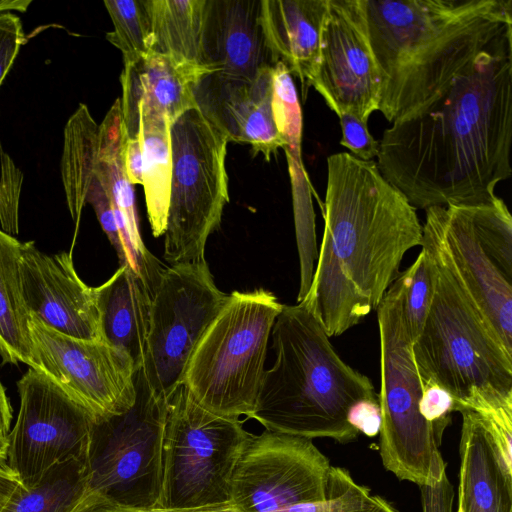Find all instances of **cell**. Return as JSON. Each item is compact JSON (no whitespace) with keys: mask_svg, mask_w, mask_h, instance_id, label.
Returning a JSON list of instances; mask_svg holds the SVG:
<instances>
[{"mask_svg":"<svg viewBox=\"0 0 512 512\" xmlns=\"http://www.w3.org/2000/svg\"><path fill=\"white\" fill-rule=\"evenodd\" d=\"M512 28L379 141L377 166L416 209L491 201L511 177Z\"/></svg>","mask_w":512,"mask_h":512,"instance_id":"1","label":"cell"},{"mask_svg":"<svg viewBox=\"0 0 512 512\" xmlns=\"http://www.w3.org/2000/svg\"><path fill=\"white\" fill-rule=\"evenodd\" d=\"M416 210L375 161L348 152L327 158L323 237L311 286L299 303L329 337L376 311L405 253L421 246Z\"/></svg>","mask_w":512,"mask_h":512,"instance_id":"2","label":"cell"},{"mask_svg":"<svg viewBox=\"0 0 512 512\" xmlns=\"http://www.w3.org/2000/svg\"><path fill=\"white\" fill-rule=\"evenodd\" d=\"M391 124L466 70L507 29L511 0H361Z\"/></svg>","mask_w":512,"mask_h":512,"instance_id":"3","label":"cell"},{"mask_svg":"<svg viewBox=\"0 0 512 512\" xmlns=\"http://www.w3.org/2000/svg\"><path fill=\"white\" fill-rule=\"evenodd\" d=\"M271 334L275 362L264 371L249 418L269 431L355 441L359 432L348 414L357 402L378 399L371 380L341 359L302 303L283 305Z\"/></svg>","mask_w":512,"mask_h":512,"instance_id":"4","label":"cell"},{"mask_svg":"<svg viewBox=\"0 0 512 512\" xmlns=\"http://www.w3.org/2000/svg\"><path fill=\"white\" fill-rule=\"evenodd\" d=\"M422 243L431 250L436 271L429 312L412 343L420 375L446 389L456 402L474 388L511 391L512 354L452 270L428 212Z\"/></svg>","mask_w":512,"mask_h":512,"instance_id":"5","label":"cell"},{"mask_svg":"<svg viewBox=\"0 0 512 512\" xmlns=\"http://www.w3.org/2000/svg\"><path fill=\"white\" fill-rule=\"evenodd\" d=\"M403 288L401 272L376 310L380 338L379 452L386 470L421 487L433 485L446 474L440 451L444 431L427 422L420 412L424 382L405 324Z\"/></svg>","mask_w":512,"mask_h":512,"instance_id":"6","label":"cell"},{"mask_svg":"<svg viewBox=\"0 0 512 512\" xmlns=\"http://www.w3.org/2000/svg\"><path fill=\"white\" fill-rule=\"evenodd\" d=\"M283 304L263 288L233 291L198 343L183 386L207 410L252 414L264 375L268 340Z\"/></svg>","mask_w":512,"mask_h":512,"instance_id":"7","label":"cell"},{"mask_svg":"<svg viewBox=\"0 0 512 512\" xmlns=\"http://www.w3.org/2000/svg\"><path fill=\"white\" fill-rule=\"evenodd\" d=\"M249 436L239 418L207 410L180 386L168 401L160 507L231 504L232 473Z\"/></svg>","mask_w":512,"mask_h":512,"instance_id":"8","label":"cell"},{"mask_svg":"<svg viewBox=\"0 0 512 512\" xmlns=\"http://www.w3.org/2000/svg\"><path fill=\"white\" fill-rule=\"evenodd\" d=\"M172 178L164 233L170 265L204 260L205 246L229 202L228 138L195 106L170 126Z\"/></svg>","mask_w":512,"mask_h":512,"instance_id":"9","label":"cell"},{"mask_svg":"<svg viewBox=\"0 0 512 512\" xmlns=\"http://www.w3.org/2000/svg\"><path fill=\"white\" fill-rule=\"evenodd\" d=\"M136 400L125 413L94 422L86 456L87 490L118 504L161 508L163 435L168 399L155 393L142 369Z\"/></svg>","mask_w":512,"mask_h":512,"instance_id":"10","label":"cell"},{"mask_svg":"<svg viewBox=\"0 0 512 512\" xmlns=\"http://www.w3.org/2000/svg\"><path fill=\"white\" fill-rule=\"evenodd\" d=\"M227 297L205 259L163 268L151 297L141 368L155 393L169 400L183 385L189 361Z\"/></svg>","mask_w":512,"mask_h":512,"instance_id":"11","label":"cell"},{"mask_svg":"<svg viewBox=\"0 0 512 512\" xmlns=\"http://www.w3.org/2000/svg\"><path fill=\"white\" fill-rule=\"evenodd\" d=\"M20 407L7 436L6 463L24 487L72 459H86L96 419L41 372L17 381Z\"/></svg>","mask_w":512,"mask_h":512,"instance_id":"12","label":"cell"},{"mask_svg":"<svg viewBox=\"0 0 512 512\" xmlns=\"http://www.w3.org/2000/svg\"><path fill=\"white\" fill-rule=\"evenodd\" d=\"M329 459L311 439L265 430L250 434L230 482L235 512H283L326 496Z\"/></svg>","mask_w":512,"mask_h":512,"instance_id":"13","label":"cell"},{"mask_svg":"<svg viewBox=\"0 0 512 512\" xmlns=\"http://www.w3.org/2000/svg\"><path fill=\"white\" fill-rule=\"evenodd\" d=\"M29 367L43 373L98 420L128 411L136 400L130 357L103 340L60 333L30 316Z\"/></svg>","mask_w":512,"mask_h":512,"instance_id":"14","label":"cell"},{"mask_svg":"<svg viewBox=\"0 0 512 512\" xmlns=\"http://www.w3.org/2000/svg\"><path fill=\"white\" fill-rule=\"evenodd\" d=\"M311 86L337 116L351 113L368 123L378 111L382 82L361 0H328Z\"/></svg>","mask_w":512,"mask_h":512,"instance_id":"15","label":"cell"},{"mask_svg":"<svg viewBox=\"0 0 512 512\" xmlns=\"http://www.w3.org/2000/svg\"><path fill=\"white\" fill-rule=\"evenodd\" d=\"M21 281L30 316L65 335L102 340L94 292L78 276L71 254L47 255L21 242Z\"/></svg>","mask_w":512,"mask_h":512,"instance_id":"16","label":"cell"},{"mask_svg":"<svg viewBox=\"0 0 512 512\" xmlns=\"http://www.w3.org/2000/svg\"><path fill=\"white\" fill-rule=\"evenodd\" d=\"M471 205V204H470ZM470 205L426 209L434 219L449 264L512 354V281L495 265L477 237Z\"/></svg>","mask_w":512,"mask_h":512,"instance_id":"17","label":"cell"},{"mask_svg":"<svg viewBox=\"0 0 512 512\" xmlns=\"http://www.w3.org/2000/svg\"><path fill=\"white\" fill-rule=\"evenodd\" d=\"M273 68L253 80L209 73L194 90L197 107L229 142L250 144L254 153H261L266 161L284 148L272 116Z\"/></svg>","mask_w":512,"mask_h":512,"instance_id":"18","label":"cell"},{"mask_svg":"<svg viewBox=\"0 0 512 512\" xmlns=\"http://www.w3.org/2000/svg\"><path fill=\"white\" fill-rule=\"evenodd\" d=\"M202 65L211 73L253 80L275 66L261 17V0H206Z\"/></svg>","mask_w":512,"mask_h":512,"instance_id":"19","label":"cell"},{"mask_svg":"<svg viewBox=\"0 0 512 512\" xmlns=\"http://www.w3.org/2000/svg\"><path fill=\"white\" fill-rule=\"evenodd\" d=\"M125 139L121 101L116 99L99 125L95 172L112 204L119 237L116 253L120 266H128L153 294L163 268L146 248L139 231L134 190L124 168Z\"/></svg>","mask_w":512,"mask_h":512,"instance_id":"20","label":"cell"},{"mask_svg":"<svg viewBox=\"0 0 512 512\" xmlns=\"http://www.w3.org/2000/svg\"><path fill=\"white\" fill-rule=\"evenodd\" d=\"M209 73L203 67L179 63L155 52L124 63L120 101L126 138L139 137L141 117L164 118L172 124L185 111L197 106L195 87Z\"/></svg>","mask_w":512,"mask_h":512,"instance_id":"21","label":"cell"},{"mask_svg":"<svg viewBox=\"0 0 512 512\" xmlns=\"http://www.w3.org/2000/svg\"><path fill=\"white\" fill-rule=\"evenodd\" d=\"M457 512H512V467L478 416L461 410Z\"/></svg>","mask_w":512,"mask_h":512,"instance_id":"22","label":"cell"},{"mask_svg":"<svg viewBox=\"0 0 512 512\" xmlns=\"http://www.w3.org/2000/svg\"><path fill=\"white\" fill-rule=\"evenodd\" d=\"M328 0H261L264 33L275 63L299 78L304 96L319 59Z\"/></svg>","mask_w":512,"mask_h":512,"instance_id":"23","label":"cell"},{"mask_svg":"<svg viewBox=\"0 0 512 512\" xmlns=\"http://www.w3.org/2000/svg\"><path fill=\"white\" fill-rule=\"evenodd\" d=\"M102 340L127 354L136 372L144 363L150 322L151 294L128 267L120 268L94 287Z\"/></svg>","mask_w":512,"mask_h":512,"instance_id":"24","label":"cell"},{"mask_svg":"<svg viewBox=\"0 0 512 512\" xmlns=\"http://www.w3.org/2000/svg\"><path fill=\"white\" fill-rule=\"evenodd\" d=\"M21 242L0 230V356L3 363L31 357L30 314L21 281Z\"/></svg>","mask_w":512,"mask_h":512,"instance_id":"25","label":"cell"},{"mask_svg":"<svg viewBox=\"0 0 512 512\" xmlns=\"http://www.w3.org/2000/svg\"><path fill=\"white\" fill-rule=\"evenodd\" d=\"M145 2L151 22L150 52L205 68L202 65L201 39L206 0Z\"/></svg>","mask_w":512,"mask_h":512,"instance_id":"26","label":"cell"},{"mask_svg":"<svg viewBox=\"0 0 512 512\" xmlns=\"http://www.w3.org/2000/svg\"><path fill=\"white\" fill-rule=\"evenodd\" d=\"M99 125L84 104L68 119L64 127L61 177L67 207L77 233L89 186L96 176Z\"/></svg>","mask_w":512,"mask_h":512,"instance_id":"27","label":"cell"},{"mask_svg":"<svg viewBox=\"0 0 512 512\" xmlns=\"http://www.w3.org/2000/svg\"><path fill=\"white\" fill-rule=\"evenodd\" d=\"M170 126L171 123L164 118L144 116L139 120L142 185L154 237L164 235L166 229L172 178Z\"/></svg>","mask_w":512,"mask_h":512,"instance_id":"28","label":"cell"},{"mask_svg":"<svg viewBox=\"0 0 512 512\" xmlns=\"http://www.w3.org/2000/svg\"><path fill=\"white\" fill-rule=\"evenodd\" d=\"M86 491V459H72L31 487L20 484L1 512H69Z\"/></svg>","mask_w":512,"mask_h":512,"instance_id":"29","label":"cell"},{"mask_svg":"<svg viewBox=\"0 0 512 512\" xmlns=\"http://www.w3.org/2000/svg\"><path fill=\"white\" fill-rule=\"evenodd\" d=\"M477 237L497 268L512 281V216L497 195L488 202L471 204Z\"/></svg>","mask_w":512,"mask_h":512,"instance_id":"30","label":"cell"},{"mask_svg":"<svg viewBox=\"0 0 512 512\" xmlns=\"http://www.w3.org/2000/svg\"><path fill=\"white\" fill-rule=\"evenodd\" d=\"M114 30L106 39L123 54L124 63L133 62L151 49V22L145 0H105Z\"/></svg>","mask_w":512,"mask_h":512,"instance_id":"31","label":"cell"},{"mask_svg":"<svg viewBox=\"0 0 512 512\" xmlns=\"http://www.w3.org/2000/svg\"><path fill=\"white\" fill-rule=\"evenodd\" d=\"M473 411L492 437L507 465L512 467V390L474 388L456 402V411Z\"/></svg>","mask_w":512,"mask_h":512,"instance_id":"32","label":"cell"},{"mask_svg":"<svg viewBox=\"0 0 512 512\" xmlns=\"http://www.w3.org/2000/svg\"><path fill=\"white\" fill-rule=\"evenodd\" d=\"M272 116L276 130L284 141L290 168H299L302 137V112L292 75L277 62L272 73Z\"/></svg>","mask_w":512,"mask_h":512,"instance_id":"33","label":"cell"},{"mask_svg":"<svg viewBox=\"0 0 512 512\" xmlns=\"http://www.w3.org/2000/svg\"><path fill=\"white\" fill-rule=\"evenodd\" d=\"M435 271L433 254L429 247L422 243L416 260L403 271L402 307L412 343L420 334L429 312L434 293Z\"/></svg>","mask_w":512,"mask_h":512,"instance_id":"34","label":"cell"},{"mask_svg":"<svg viewBox=\"0 0 512 512\" xmlns=\"http://www.w3.org/2000/svg\"><path fill=\"white\" fill-rule=\"evenodd\" d=\"M371 501L368 487L357 483L347 469L331 466L324 499L300 503L283 512H361Z\"/></svg>","mask_w":512,"mask_h":512,"instance_id":"35","label":"cell"},{"mask_svg":"<svg viewBox=\"0 0 512 512\" xmlns=\"http://www.w3.org/2000/svg\"><path fill=\"white\" fill-rule=\"evenodd\" d=\"M0 160V224L2 231L15 236L19 232V199L24 175L7 153L2 151Z\"/></svg>","mask_w":512,"mask_h":512,"instance_id":"36","label":"cell"},{"mask_svg":"<svg viewBox=\"0 0 512 512\" xmlns=\"http://www.w3.org/2000/svg\"><path fill=\"white\" fill-rule=\"evenodd\" d=\"M338 118L342 132L340 144L350 150V154L361 160L369 161L376 158L379 141L375 140L369 132L368 123L346 112L339 114Z\"/></svg>","mask_w":512,"mask_h":512,"instance_id":"37","label":"cell"},{"mask_svg":"<svg viewBox=\"0 0 512 512\" xmlns=\"http://www.w3.org/2000/svg\"><path fill=\"white\" fill-rule=\"evenodd\" d=\"M423 382L420 412L427 422L445 431L451 423L452 412L456 411V400L434 381L423 378Z\"/></svg>","mask_w":512,"mask_h":512,"instance_id":"38","label":"cell"},{"mask_svg":"<svg viewBox=\"0 0 512 512\" xmlns=\"http://www.w3.org/2000/svg\"><path fill=\"white\" fill-rule=\"evenodd\" d=\"M69 512H235V510L231 504L195 509L135 508L118 504L96 492L87 490Z\"/></svg>","mask_w":512,"mask_h":512,"instance_id":"39","label":"cell"},{"mask_svg":"<svg viewBox=\"0 0 512 512\" xmlns=\"http://www.w3.org/2000/svg\"><path fill=\"white\" fill-rule=\"evenodd\" d=\"M27 42L22 22L12 13L0 14V87L20 48Z\"/></svg>","mask_w":512,"mask_h":512,"instance_id":"40","label":"cell"},{"mask_svg":"<svg viewBox=\"0 0 512 512\" xmlns=\"http://www.w3.org/2000/svg\"><path fill=\"white\" fill-rule=\"evenodd\" d=\"M349 424L359 433L374 437L379 434L381 410L379 399H365L357 402L348 414Z\"/></svg>","mask_w":512,"mask_h":512,"instance_id":"41","label":"cell"},{"mask_svg":"<svg viewBox=\"0 0 512 512\" xmlns=\"http://www.w3.org/2000/svg\"><path fill=\"white\" fill-rule=\"evenodd\" d=\"M423 512H453L454 488L445 474L433 485L421 486Z\"/></svg>","mask_w":512,"mask_h":512,"instance_id":"42","label":"cell"},{"mask_svg":"<svg viewBox=\"0 0 512 512\" xmlns=\"http://www.w3.org/2000/svg\"><path fill=\"white\" fill-rule=\"evenodd\" d=\"M124 168L127 180L131 185L143 183L142 141L141 137L126 138L123 150Z\"/></svg>","mask_w":512,"mask_h":512,"instance_id":"43","label":"cell"},{"mask_svg":"<svg viewBox=\"0 0 512 512\" xmlns=\"http://www.w3.org/2000/svg\"><path fill=\"white\" fill-rule=\"evenodd\" d=\"M20 484V480L7 464L0 465V512Z\"/></svg>","mask_w":512,"mask_h":512,"instance_id":"44","label":"cell"},{"mask_svg":"<svg viewBox=\"0 0 512 512\" xmlns=\"http://www.w3.org/2000/svg\"><path fill=\"white\" fill-rule=\"evenodd\" d=\"M12 408L6 390L0 381V438H7L10 432Z\"/></svg>","mask_w":512,"mask_h":512,"instance_id":"45","label":"cell"},{"mask_svg":"<svg viewBox=\"0 0 512 512\" xmlns=\"http://www.w3.org/2000/svg\"><path fill=\"white\" fill-rule=\"evenodd\" d=\"M361 512H399L389 501L379 495H372V501Z\"/></svg>","mask_w":512,"mask_h":512,"instance_id":"46","label":"cell"},{"mask_svg":"<svg viewBox=\"0 0 512 512\" xmlns=\"http://www.w3.org/2000/svg\"><path fill=\"white\" fill-rule=\"evenodd\" d=\"M31 2V0H0V12L8 10L25 12Z\"/></svg>","mask_w":512,"mask_h":512,"instance_id":"47","label":"cell"},{"mask_svg":"<svg viewBox=\"0 0 512 512\" xmlns=\"http://www.w3.org/2000/svg\"><path fill=\"white\" fill-rule=\"evenodd\" d=\"M7 438H0V465L6 463Z\"/></svg>","mask_w":512,"mask_h":512,"instance_id":"48","label":"cell"}]
</instances>
